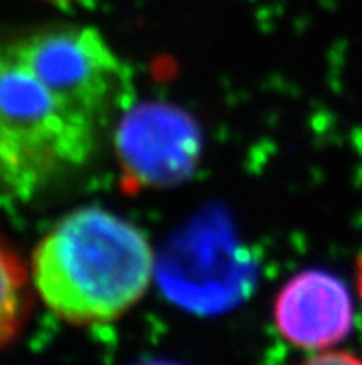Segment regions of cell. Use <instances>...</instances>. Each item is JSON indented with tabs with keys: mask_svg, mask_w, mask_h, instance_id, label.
Here are the masks:
<instances>
[{
	"mask_svg": "<svg viewBox=\"0 0 362 365\" xmlns=\"http://www.w3.org/2000/svg\"><path fill=\"white\" fill-rule=\"evenodd\" d=\"M104 126L17 54L0 48V193L30 197L87 162Z\"/></svg>",
	"mask_w": 362,
	"mask_h": 365,
	"instance_id": "obj_2",
	"label": "cell"
},
{
	"mask_svg": "<svg viewBox=\"0 0 362 365\" xmlns=\"http://www.w3.org/2000/svg\"><path fill=\"white\" fill-rule=\"evenodd\" d=\"M14 48L61 97L104 128L128 95L122 61L95 28H54L24 37Z\"/></svg>",
	"mask_w": 362,
	"mask_h": 365,
	"instance_id": "obj_3",
	"label": "cell"
},
{
	"mask_svg": "<svg viewBox=\"0 0 362 365\" xmlns=\"http://www.w3.org/2000/svg\"><path fill=\"white\" fill-rule=\"evenodd\" d=\"M48 2H65V0H48Z\"/></svg>",
	"mask_w": 362,
	"mask_h": 365,
	"instance_id": "obj_11",
	"label": "cell"
},
{
	"mask_svg": "<svg viewBox=\"0 0 362 365\" xmlns=\"http://www.w3.org/2000/svg\"><path fill=\"white\" fill-rule=\"evenodd\" d=\"M298 365H362V358L348 351H321Z\"/></svg>",
	"mask_w": 362,
	"mask_h": 365,
	"instance_id": "obj_8",
	"label": "cell"
},
{
	"mask_svg": "<svg viewBox=\"0 0 362 365\" xmlns=\"http://www.w3.org/2000/svg\"><path fill=\"white\" fill-rule=\"evenodd\" d=\"M139 365H178V364H172V361H161V360H154V361H144V364H139Z\"/></svg>",
	"mask_w": 362,
	"mask_h": 365,
	"instance_id": "obj_10",
	"label": "cell"
},
{
	"mask_svg": "<svg viewBox=\"0 0 362 365\" xmlns=\"http://www.w3.org/2000/svg\"><path fill=\"white\" fill-rule=\"evenodd\" d=\"M117 153L128 180L170 185L187 178L200 154V132L178 108L144 104L128 111L117 130Z\"/></svg>",
	"mask_w": 362,
	"mask_h": 365,
	"instance_id": "obj_5",
	"label": "cell"
},
{
	"mask_svg": "<svg viewBox=\"0 0 362 365\" xmlns=\"http://www.w3.org/2000/svg\"><path fill=\"white\" fill-rule=\"evenodd\" d=\"M159 282L166 295L187 310L218 314L246 295L252 269L243 262V250L230 230L206 222L185 232L166 252Z\"/></svg>",
	"mask_w": 362,
	"mask_h": 365,
	"instance_id": "obj_4",
	"label": "cell"
},
{
	"mask_svg": "<svg viewBox=\"0 0 362 365\" xmlns=\"http://www.w3.org/2000/svg\"><path fill=\"white\" fill-rule=\"evenodd\" d=\"M147 236L115 213L82 208L65 215L33 252V284L48 308L73 324L115 321L150 286Z\"/></svg>",
	"mask_w": 362,
	"mask_h": 365,
	"instance_id": "obj_1",
	"label": "cell"
},
{
	"mask_svg": "<svg viewBox=\"0 0 362 365\" xmlns=\"http://www.w3.org/2000/svg\"><path fill=\"white\" fill-rule=\"evenodd\" d=\"M275 327L284 339L309 351H326L351 330L353 301L339 278L303 271L290 278L274 304Z\"/></svg>",
	"mask_w": 362,
	"mask_h": 365,
	"instance_id": "obj_6",
	"label": "cell"
},
{
	"mask_svg": "<svg viewBox=\"0 0 362 365\" xmlns=\"http://www.w3.org/2000/svg\"><path fill=\"white\" fill-rule=\"evenodd\" d=\"M26 302V271L0 245V349L17 332Z\"/></svg>",
	"mask_w": 362,
	"mask_h": 365,
	"instance_id": "obj_7",
	"label": "cell"
},
{
	"mask_svg": "<svg viewBox=\"0 0 362 365\" xmlns=\"http://www.w3.org/2000/svg\"><path fill=\"white\" fill-rule=\"evenodd\" d=\"M357 284H358V293L362 297V256L357 262Z\"/></svg>",
	"mask_w": 362,
	"mask_h": 365,
	"instance_id": "obj_9",
	"label": "cell"
}]
</instances>
